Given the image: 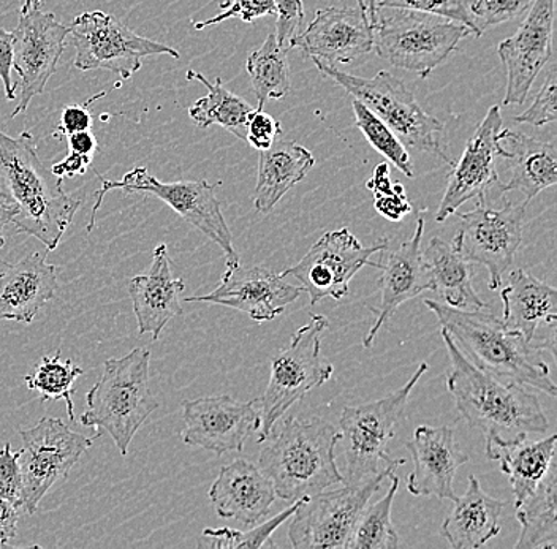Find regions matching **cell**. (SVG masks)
<instances>
[{
    "mask_svg": "<svg viewBox=\"0 0 557 549\" xmlns=\"http://www.w3.org/2000/svg\"><path fill=\"white\" fill-rule=\"evenodd\" d=\"M441 335L451 361L447 390L462 419L470 427L482 431L486 442H520L531 434L549 429L537 396L517 382L494 377L473 366L445 329L441 328Z\"/></svg>",
    "mask_w": 557,
    "mask_h": 549,
    "instance_id": "cell-1",
    "label": "cell"
},
{
    "mask_svg": "<svg viewBox=\"0 0 557 549\" xmlns=\"http://www.w3.org/2000/svg\"><path fill=\"white\" fill-rule=\"evenodd\" d=\"M48 173L37 154L30 132L16 138L0 130V183L15 201L16 230L34 236L47 250H54L82 207V198L69 196L62 179Z\"/></svg>",
    "mask_w": 557,
    "mask_h": 549,
    "instance_id": "cell-2",
    "label": "cell"
},
{
    "mask_svg": "<svg viewBox=\"0 0 557 549\" xmlns=\"http://www.w3.org/2000/svg\"><path fill=\"white\" fill-rule=\"evenodd\" d=\"M424 304L473 366L556 398V385L542 350L520 333L508 329L503 320L483 309L461 311L435 300H424Z\"/></svg>",
    "mask_w": 557,
    "mask_h": 549,
    "instance_id": "cell-3",
    "label": "cell"
},
{
    "mask_svg": "<svg viewBox=\"0 0 557 549\" xmlns=\"http://www.w3.org/2000/svg\"><path fill=\"white\" fill-rule=\"evenodd\" d=\"M259 467L282 500L302 499L346 483L336 464L341 433L323 419H288L268 437Z\"/></svg>",
    "mask_w": 557,
    "mask_h": 549,
    "instance_id": "cell-4",
    "label": "cell"
},
{
    "mask_svg": "<svg viewBox=\"0 0 557 549\" xmlns=\"http://www.w3.org/2000/svg\"><path fill=\"white\" fill-rule=\"evenodd\" d=\"M149 364L148 347H137L122 358H110L104 361L99 380L87 392L82 425L96 429V437L107 433L122 457H127L139 427L160 405L149 387Z\"/></svg>",
    "mask_w": 557,
    "mask_h": 549,
    "instance_id": "cell-5",
    "label": "cell"
},
{
    "mask_svg": "<svg viewBox=\"0 0 557 549\" xmlns=\"http://www.w3.org/2000/svg\"><path fill=\"white\" fill-rule=\"evenodd\" d=\"M311 59L322 75L333 79L348 96L360 100L379 120L388 125L403 145L433 154L453 166L455 160L448 155L447 145L444 142V124L420 107L403 79L386 71L375 73L372 78H361L339 71L336 65Z\"/></svg>",
    "mask_w": 557,
    "mask_h": 549,
    "instance_id": "cell-6",
    "label": "cell"
},
{
    "mask_svg": "<svg viewBox=\"0 0 557 549\" xmlns=\"http://www.w3.org/2000/svg\"><path fill=\"white\" fill-rule=\"evenodd\" d=\"M374 48L393 67L428 78L444 64L459 41L473 36L466 24L404 9H377Z\"/></svg>",
    "mask_w": 557,
    "mask_h": 549,
    "instance_id": "cell-7",
    "label": "cell"
},
{
    "mask_svg": "<svg viewBox=\"0 0 557 549\" xmlns=\"http://www.w3.org/2000/svg\"><path fill=\"white\" fill-rule=\"evenodd\" d=\"M428 363H421L406 385L379 401L344 408L341 413V440L346 447L344 479L347 485H361L379 475H389L406 462L393 460L386 448L406 412L410 392L428 373Z\"/></svg>",
    "mask_w": 557,
    "mask_h": 549,
    "instance_id": "cell-8",
    "label": "cell"
},
{
    "mask_svg": "<svg viewBox=\"0 0 557 549\" xmlns=\"http://www.w3.org/2000/svg\"><path fill=\"white\" fill-rule=\"evenodd\" d=\"M102 189L96 192L92 214L86 232L96 227V214L102 207L104 196L110 190H124L127 194H145L159 198L169 204L183 221L208 236L225 253V271L239 266V255L233 246V235L221 210V201L215 197V187L208 180H180V183H162L148 172L145 166L128 172L121 180H107L102 176Z\"/></svg>",
    "mask_w": 557,
    "mask_h": 549,
    "instance_id": "cell-9",
    "label": "cell"
},
{
    "mask_svg": "<svg viewBox=\"0 0 557 549\" xmlns=\"http://www.w3.org/2000/svg\"><path fill=\"white\" fill-rule=\"evenodd\" d=\"M325 315L312 314L292 337L290 346L271 361L267 391L260 398L259 442L263 444L296 402L313 388L322 387L333 375V366L320 357L323 333L329 329Z\"/></svg>",
    "mask_w": 557,
    "mask_h": 549,
    "instance_id": "cell-10",
    "label": "cell"
},
{
    "mask_svg": "<svg viewBox=\"0 0 557 549\" xmlns=\"http://www.w3.org/2000/svg\"><path fill=\"white\" fill-rule=\"evenodd\" d=\"M69 29L76 50L73 65L83 72L108 71L121 79H131L141 68L143 58L166 54L180 59L173 48L138 36L99 10L76 16Z\"/></svg>",
    "mask_w": 557,
    "mask_h": 549,
    "instance_id": "cell-11",
    "label": "cell"
},
{
    "mask_svg": "<svg viewBox=\"0 0 557 549\" xmlns=\"http://www.w3.org/2000/svg\"><path fill=\"white\" fill-rule=\"evenodd\" d=\"M528 201H504L497 208L479 198L475 210L458 214L459 230L453 246L468 262L490 271V288L497 290L504 284V274L513 265L522 241Z\"/></svg>",
    "mask_w": 557,
    "mask_h": 549,
    "instance_id": "cell-12",
    "label": "cell"
},
{
    "mask_svg": "<svg viewBox=\"0 0 557 549\" xmlns=\"http://www.w3.org/2000/svg\"><path fill=\"white\" fill-rule=\"evenodd\" d=\"M21 440L23 447L17 453L23 477V510L34 514L52 486L69 477L94 440L51 416H45L30 429L21 431Z\"/></svg>",
    "mask_w": 557,
    "mask_h": 549,
    "instance_id": "cell-13",
    "label": "cell"
},
{
    "mask_svg": "<svg viewBox=\"0 0 557 549\" xmlns=\"http://www.w3.org/2000/svg\"><path fill=\"white\" fill-rule=\"evenodd\" d=\"M368 479L361 485H347L330 492L302 497L288 527V538L295 549L346 548L351 531L364 507L371 502L383 479Z\"/></svg>",
    "mask_w": 557,
    "mask_h": 549,
    "instance_id": "cell-14",
    "label": "cell"
},
{
    "mask_svg": "<svg viewBox=\"0 0 557 549\" xmlns=\"http://www.w3.org/2000/svg\"><path fill=\"white\" fill-rule=\"evenodd\" d=\"M389 239L363 246L348 228L325 233L295 266L282 271V277H295L311 298V304L333 298L343 300L355 274L366 265L374 266L372 257L385 252Z\"/></svg>",
    "mask_w": 557,
    "mask_h": 549,
    "instance_id": "cell-15",
    "label": "cell"
},
{
    "mask_svg": "<svg viewBox=\"0 0 557 549\" xmlns=\"http://www.w3.org/2000/svg\"><path fill=\"white\" fill-rule=\"evenodd\" d=\"M13 68L20 75V103L12 117L26 113L34 97L45 92L51 76L58 71L70 29L52 13L34 7L21 13L13 30Z\"/></svg>",
    "mask_w": 557,
    "mask_h": 549,
    "instance_id": "cell-16",
    "label": "cell"
},
{
    "mask_svg": "<svg viewBox=\"0 0 557 549\" xmlns=\"http://www.w3.org/2000/svg\"><path fill=\"white\" fill-rule=\"evenodd\" d=\"M183 442L225 454L243 451L247 437L260 429V398L238 401L232 396H207L183 404Z\"/></svg>",
    "mask_w": 557,
    "mask_h": 549,
    "instance_id": "cell-17",
    "label": "cell"
},
{
    "mask_svg": "<svg viewBox=\"0 0 557 549\" xmlns=\"http://www.w3.org/2000/svg\"><path fill=\"white\" fill-rule=\"evenodd\" d=\"M556 0H534L517 34L505 38L497 54L507 71L504 105H522L532 85L553 59Z\"/></svg>",
    "mask_w": 557,
    "mask_h": 549,
    "instance_id": "cell-18",
    "label": "cell"
},
{
    "mask_svg": "<svg viewBox=\"0 0 557 549\" xmlns=\"http://www.w3.org/2000/svg\"><path fill=\"white\" fill-rule=\"evenodd\" d=\"M503 123L500 107H491L472 137L466 142L461 158L453 163L447 189L435 214V221H447L462 204L472 198L486 197L494 186H499L496 137L503 130Z\"/></svg>",
    "mask_w": 557,
    "mask_h": 549,
    "instance_id": "cell-19",
    "label": "cell"
},
{
    "mask_svg": "<svg viewBox=\"0 0 557 549\" xmlns=\"http://www.w3.org/2000/svg\"><path fill=\"white\" fill-rule=\"evenodd\" d=\"M301 287L285 283V277L263 266L225 271L221 284L208 295L187 297V302L225 305L249 315L256 322H271L298 300Z\"/></svg>",
    "mask_w": 557,
    "mask_h": 549,
    "instance_id": "cell-20",
    "label": "cell"
},
{
    "mask_svg": "<svg viewBox=\"0 0 557 549\" xmlns=\"http://www.w3.org/2000/svg\"><path fill=\"white\" fill-rule=\"evenodd\" d=\"M295 48L326 64H351L374 50V33L358 7H330L315 13Z\"/></svg>",
    "mask_w": 557,
    "mask_h": 549,
    "instance_id": "cell-21",
    "label": "cell"
},
{
    "mask_svg": "<svg viewBox=\"0 0 557 549\" xmlns=\"http://www.w3.org/2000/svg\"><path fill=\"white\" fill-rule=\"evenodd\" d=\"M407 448L413 460V471L407 485L410 495L455 502L458 496L453 482L456 472L469 461V457L456 442L453 427L418 426Z\"/></svg>",
    "mask_w": 557,
    "mask_h": 549,
    "instance_id": "cell-22",
    "label": "cell"
},
{
    "mask_svg": "<svg viewBox=\"0 0 557 549\" xmlns=\"http://www.w3.org/2000/svg\"><path fill=\"white\" fill-rule=\"evenodd\" d=\"M424 235V219L417 221L416 233L409 241L403 242L398 249L393 250L385 262H374V267L381 270L379 290L381 300L379 305H371L375 322L363 339V347L374 344L375 337L388 319L398 311L404 302L413 300L423 291L430 290V277L421 255V241Z\"/></svg>",
    "mask_w": 557,
    "mask_h": 549,
    "instance_id": "cell-23",
    "label": "cell"
},
{
    "mask_svg": "<svg viewBox=\"0 0 557 549\" xmlns=\"http://www.w3.org/2000/svg\"><path fill=\"white\" fill-rule=\"evenodd\" d=\"M209 499L219 516L253 526L270 513L277 496L259 465L236 460L221 469L209 489Z\"/></svg>",
    "mask_w": 557,
    "mask_h": 549,
    "instance_id": "cell-24",
    "label": "cell"
},
{
    "mask_svg": "<svg viewBox=\"0 0 557 549\" xmlns=\"http://www.w3.org/2000/svg\"><path fill=\"white\" fill-rule=\"evenodd\" d=\"M184 288V280L172 276L166 245L157 246L148 274L132 277L128 283L138 335H152V339L157 340L170 320L183 315L181 295Z\"/></svg>",
    "mask_w": 557,
    "mask_h": 549,
    "instance_id": "cell-25",
    "label": "cell"
},
{
    "mask_svg": "<svg viewBox=\"0 0 557 549\" xmlns=\"http://www.w3.org/2000/svg\"><path fill=\"white\" fill-rule=\"evenodd\" d=\"M59 267L35 252L0 273V320L30 325L58 294Z\"/></svg>",
    "mask_w": 557,
    "mask_h": 549,
    "instance_id": "cell-26",
    "label": "cell"
},
{
    "mask_svg": "<svg viewBox=\"0 0 557 549\" xmlns=\"http://www.w3.org/2000/svg\"><path fill=\"white\" fill-rule=\"evenodd\" d=\"M497 155L510 160L511 177L499 183V192H517L531 203L543 190L557 183L555 142L540 141L513 130H500L496 137Z\"/></svg>",
    "mask_w": 557,
    "mask_h": 549,
    "instance_id": "cell-27",
    "label": "cell"
},
{
    "mask_svg": "<svg viewBox=\"0 0 557 549\" xmlns=\"http://www.w3.org/2000/svg\"><path fill=\"white\" fill-rule=\"evenodd\" d=\"M504 325L534 344L542 326L556 328L557 290L542 283L525 270L511 271L508 284L500 291Z\"/></svg>",
    "mask_w": 557,
    "mask_h": 549,
    "instance_id": "cell-28",
    "label": "cell"
},
{
    "mask_svg": "<svg viewBox=\"0 0 557 549\" xmlns=\"http://www.w3.org/2000/svg\"><path fill=\"white\" fill-rule=\"evenodd\" d=\"M505 502L486 495L475 475H469L465 496L456 497L450 516L442 524V534L455 549H475L500 532Z\"/></svg>",
    "mask_w": 557,
    "mask_h": 549,
    "instance_id": "cell-29",
    "label": "cell"
},
{
    "mask_svg": "<svg viewBox=\"0 0 557 549\" xmlns=\"http://www.w3.org/2000/svg\"><path fill=\"white\" fill-rule=\"evenodd\" d=\"M315 165V158L295 141H274L260 151L253 207L261 214L271 213L296 184L301 183Z\"/></svg>",
    "mask_w": 557,
    "mask_h": 549,
    "instance_id": "cell-30",
    "label": "cell"
},
{
    "mask_svg": "<svg viewBox=\"0 0 557 549\" xmlns=\"http://www.w3.org/2000/svg\"><path fill=\"white\" fill-rule=\"evenodd\" d=\"M421 255L430 277V290L437 295L441 302L461 311L486 308L473 288L468 260L455 246L433 238Z\"/></svg>",
    "mask_w": 557,
    "mask_h": 549,
    "instance_id": "cell-31",
    "label": "cell"
},
{
    "mask_svg": "<svg viewBox=\"0 0 557 549\" xmlns=\"http://www.w3.org/2000/svg\"><path fill=\"white\" fill-rule=\"evenodd\" d=\"M486 458L499 461L500 471L507 475L515 496V507L524 502L545 477L556 458V436L528 442L503 444L497 440L486 442Z\"/></svg>",
    "mask_w": 557,
    "mask_h": 549,
    "instance_id": "cell-32",
    "label": "cell"
},
{
    "mask_svg": "<svg viewBox=\"0 0 557 549\" xmlns=\"http://www.w3.org/2000/svg\"><path fill=\"white\" fill-rule=\"evenodd\" d=\"M556 500L557 464L555 458L534 492L520 506L515 507L518 521L521 524V535L515 548H557Z\"/></svg>",
    "mask_w": 557,
    "mask_h": 549,
    "instance_id": "cell-33",
    "label": "cell"
},
{
    "mask_svg": "<svg viewBox=\"0 0 557 549\" xmlns=\"http://www.w3.org/2000/svg\"><path fill=\"white\" fill-rule=\"evenodd\" d=\"M187 79L200 82L208 89V96L198 99L189 108V116L195 125L200 128L221 125L239 140L246 141L247 117L252 113L253 107L233 93L232 90L226 89L221 78L211 83L201 73L189 71Z\"/></svg>",
    "mask_w": 557,
    "mask_h": 549,
    "instance_id": "cell-34",
    "label": "cell"
},
{
    "mask_svg": "<svg viewBox=\"0 0 557 549\" xmlns=\"http://www.w3.org/2000/svg\"><path fill=\"white\" fill-rule=\"evenodd\" d=\"M246 71L252 82L259 108H264L270 99H284L290 92V67H288L287 51L277 43L274 34L267 37L259 50L249 54Z\"/></svg>",
    "mask_w": 557,
    "mask_h": 549,
    "instance_id": "cell-35",
    "label": "cell"
},
{
    "mask_svg": "<svg viewBox=\"0 0 557 549\" xmlns=\"http://www.w3.org/2000/svg\"><path fill=\"white\" fill-rule=\"evenodd\" d=\"M388 492L377 502L366 506L358 517L346 549H393L399 547L398 532L392 521L393 500L399 489V477L392 472Z\"/></svg>",
    "mask_w": 557,
    "mask_h": 549,
    "instance_id": "cell-36",
    "label": "cell"
},
{
    "mask_svg": "<svg viewBox=\"0 0 557 549\" xmlns=\"http://www.w3.org/2000/svg\"><path fill=\"white\" fill-rule=\"evenodd\" d=\"M85 371L76 366L72 360H62L61 349L52 354L41 358L40 363L34 367L33 373L24 377L27 388L40 395V401L64 399L67 404L70 423H75V402H73V385L76 378L82 377Z\"/></svg>",
    "mask_w": 557,
    "mask_h": 549,
    "instance_id": "cell-37",
    "label": "cell"
},
{
    "mask_svg": "<svg viewBox=\"0 0 557 549\" xmlns=\"http://www.w3.org/2000/svg\"><path fill=\"white\" fill-rule=\"evenodd\" d=\"M355 124L360 128L369 145L389 160L403 175L416 177L412 159L407 152L406 146L399 140L398 135L392 130L382 120H379L369 108H366L360 100L354 99Z\"/></svg>",
    "mask_w": 557,
    "mask_h": 549,
    "instance_id": "cell-38",
    "label": "cell"
},
{
    "mask_svg": "<svg viewBox=\"0 0 557 549\" xmlns=\"http://www.w3.org/2000/svg\"><path fill=\"white\" fill-rule=\"evenodd\" d=\"M301 499L295 500L288 509L268 520L267 523L259 524L253 529L242 532L235 529H205L201 535V547L212 549H256L264 548L270 545L271 535L278 529L288 517L294 516Z\"/></svg>",
    "mask_w": 557,
    "mask_h": 549,
    "instance_id": "cell-39",
    "label": "cell"
},
{
    "mask_svg": "<svg viewBox=\"0 0 557 549\" xmlns=\"http://www.w3.org/2000/svg\"><path fill=\"white\" fill-rule=\"evenodd\" d=\"M534 0H465L475 37H482L490 27L522 18Z\"/></svg>",
    "mask_w": 557,
    "mask_h": 549,
    "instance_id": "cell-40",
    "label": "cell"
},
{
    "mask_svg": "<svg viewBox=\"0 0 557 549\" xmlns=\"http://www.w3.org/2000/svg\"><path fill=\"white\" fill-rule=\"evenodd\" d=\"M557 71L555 62L549 65L545 83L535 96L534 103L520 114L515 116V123L534 125L552 124L556 121Z\"/></svg>",
    "mask_w": 557,
    "mask_h": 549,
    "instance_id": "cell-41",
    "label": "cell"
},
{
    "mask_svg": "<svg viewBox=\"0 0 557 549\" xmlns=\"http://www.w3.org/2000/svg\"><path fill=\"white\" fill-rule=\"evenodd\" d=\"M375 5L377 9L413 10V12L444 16V18L466 24L473 33L468 12H466L465 0H375Z\"/></svg>",
    "mask_w": 557,
    "mask_h": 549,
    "instance_id": "cell-42",
    "label": "cell"
},
{
    "mask_svg": "<svg viewBox=\"0 0 557 549\" xmlns=\"http://www.w3.org/2000/svg\"><path fill=\"white\" fill-rule=\"evenodd\" d=\"M276 5V40L285 51L295 48L305 30V3L302 0H274Z\"/></svg>",
    "mask_w": 557,
    "mask_h": 549,
    "instance_id": "cell-43",
    "label": "cell"
},
{
    "mask_svg": "<svg viewBox=\"0 0 557 549\" xmlns=\"http://www.w3.org/2000/svg\"><path fill=\"white\" fill-rule=\"evenodd\" d=\"M267 15H276V5L274 0H232L221 15L214 18L195 24V29L203 30L214 24L224 23L226 20L239 18L244 23H253V21L263 18Z\"/></svg>",
    "mask_w": 557,
    "mask_h": 549,
    "instance_id": "cell-44",
    "label": "cell"
},
{
    "mask_svg": "<svg viewBox=\"0 0 557 549\" xmlns=\"http://www.w3.org/2000/svg\"><path fill=\"white\" fill-rule=\"evenodd\" d=\"M0 499L16 503L23 509V477H21L20 453L5 444L0 450Z\"/></svg>",
    "mask_w": 557,
    "mask_h": 549,
    "instance_id": "cell-45",
    "label": "cell"
},
{
    "mask_svg": "<svg viewBox=\"0 0 557 549\" xmlns=\"http://www.w3.org/2000/svg\"><path fill=\"white\" fill-rule=\"evenodd\" d=\"M281 132V123L267 113L263 108H253L252 113L247 117L246 141L257 151H267L268 148H271Z\"/></svg>",
    "mask_w": 557,
    "mask_h": 549,
    "instance_id": "cell-46",
    "label": "cell"
},
{
    "mask_svg": "<svg viewBox=\"0 0 557 549\" xmlns=\"http://www.w3.org/2000/svg\"><path fill=\"white\" fill-rule=\"evenodd\" d=\"M107 96L104 92L97 93L90 97L83 105H69L64 108L61 114V123L55 128L54 138L69 137V135L76 134V132L90 130L94 124V116L90 114V105L97 100L103 99Z\"/></svg>",
    "mask_w": 557,
    "mask_h": 549,
    "instance_id": "cell-47",
    "label": "cell"
},
{
    "mask_svg": "<svg viewBox=\"0 0 557 549\" xmlns=\"http://www.w3.org/2000/svg\"><path fill=\"white\" fill-rule=\"evenodd\" d=\"M374 204L375 211L392 222L403 221L407 214L412 213V207L406 197V189L400 183L393 184V189L389 192L375 197Z\"/></svg>",
    "mask_w": 557,
    "mask_h": 549,
    "instance_id": "cell-48",
    "label": "cell"
},
{
    "mask_svg": "<svg viewBox=\"0 0 557 549\" xmlns=\"http://www.w3.org/2000/svg\"><path fill=\"white\" fill-rule=\"evenodd\" d=\"M13 34L0 27V79L5 88L7 100L16 99V86L12 82Z\"/></svg>",
    "mask_w": 557,
    "mask_h": 549,
    "instance_id": "cell-49",
    "label": "cell"
},
{
    "mask_svg": "<svg viewBox=\"0 0 557 549\" xmlns=\"http://www.w3.org/2000/svg\"><path fill=\"white\" fill-rule=\"evenodd\" d=\"M21 510L23 509L16 503L0 499V547H5L12 538L16 537Z\"/></svg>",
    "mask_w": 557,
    "mask_h": 549,
    "instance_id": "cell-50",
    "label": "cell"
},
{
    "mask_svg": "<svg viewBox=\"0 0 557 549\" xmlns=\"http://www.w3.org/2000/svg\"><path fill=\"white\" fill-rule=\"evenodd\" d=\"M90 162H92V158L69 152L67 158L61 160L59 163H54V165L51 166V173L52 176H55L58 179L62 180H64L65 177L85 175L87 169H89Z\"/></svg>",
    "mask_w": 557,
    "mask_h": 549,
    "instance_id": "cell-51",
    "label": "cell"
},
{
    "mask_svg": "<svg viewBox=\"0 0 557 549\" xmlns=\"http://www.w3.org/2000/svg\"><path fill=\"white\" fill-rule=\"evenodd\" d=\"M69 152L73 154L87 155L92 158L94 152L99 149L96 137L90 134V130L76 132V134L69 135Z\"/></svg>",
    "mask_w": 557,
    "mask_h": 549,
    "instance_id": "cell-52",
    "label": "cell"
},
{
    "mask_svg": "<svg viewBox=\"0 0 557 549\" xmlns=\"http://www.w3.org/2000/svg\"><path fill=\"white\" fill-rule=\"evenodd\" d=\"M17 213L15 201L7 192L5 187L0 183V249L5 246V238H3V230L7 225L12 224L13 217Z\"/></svg>",
    "mask_w": 557,
    "mask_h": 549,
    "instance_id": "cell-53",
    "label": "cell"
},
{
    "mask_svg": "<svg viewBox=\"0 0 557 549\" xmlns=\"http://www.w3.org/2000/svg\"><path fill=\"white\" fill-rule=\"evenodd\" d=\"M366 187L374 192V196L389 192L393 189L392 176H389L388 163H381L375 169L374 176L366 183Z\"/></svg>",
    "mask_w": 557,
    "mask_h": 549,
    "instance_id": "cell-54",
    "label": "cell"
},
{
    "mask_svg": "<svg viewBox=\"0 0 557 549\" xmlns=\"http://www.w3.org/2000/svg\"><path fill=\"white\" fill-rule=\"evenodd\" d=\"M360 10L366 18H368L371 27L374 26L375 16H377V5H375V0H361Z\"/></svg>",
    "mask_w": 557,
    "mask_h": 549,
    "instance_id": "cell-55",
    "label": "cell"
},
{
    "mask_svg": "<svg viewBox=\"0 0 557 549\" xmlns=\"http://www.w3.org/2000/svg\"><path fill=\"white\" fill-rule=\"evenodd\" d=\"M44 0H24L23 9H21V13H27L29 10H33L34 7L40 5Z\"/></svg>",
    "mask_w": 557,
    "mask_h": 549,
    "instance_id": "cell-56",
    "label": "cell"
},
{
    "mask_svg": "<svg viewBox=\"0 0 557 549\" xmlns=\"http://www.w3.org/2000/svg\"><path fill=\"white\" fill-rule=\"evenodd\" d=\"M215 3H218L219 7H221V9H226V7L230 5V2H232V0H214Z\"/></svg>",
    "mask_w": 557,
    "mask_h": 549,
    "instance_id": "cell-57",
    "label": "cell"
},
{
    "mask_svg": "<svg viewBox=\"0 0 557 549\" xmlns=\"http://www.w3.org/2000/svg\"><path fill=\"white\" fill-rule=\"evenodd\" d=\"M357 3H358V9H360V7H361V0H357Z\"/></svg>",
    "mask_w": 557,
    "mask_h": 549,
    "instance_id": "cell-58",
    "label": "cell"
}]
</instances>
